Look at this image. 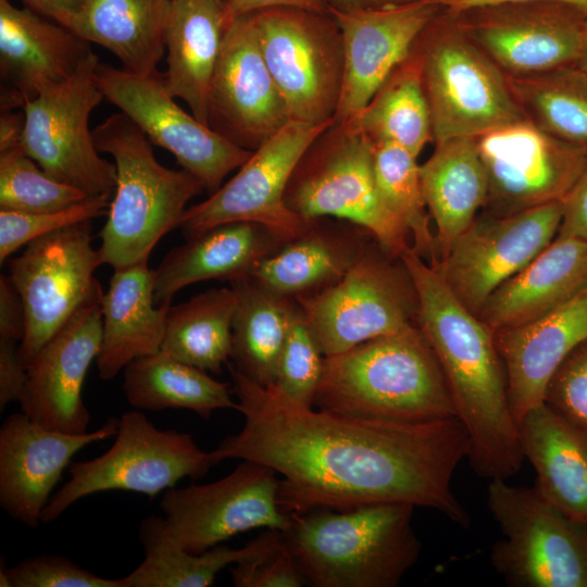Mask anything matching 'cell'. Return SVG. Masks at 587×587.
<instances>
[{"mask_svg":"<svg viewBox=\"0 0 587 587\" xmlns=\"http://www.w3.org/2000/svg\"><path fill=\"white\" fill-rule=\"evenodd\" d=\"M226 366L245 423L212 453L217 463L248 460L280 474L277 502L290 517L317 508L409 503L470 526L451 486L470 452L459 419L392 422L314 410Z\"/></svg>","mask_w":587,"mask_h":587,"instance_id":"obj_1","label":"cell"},{"mask_svg":"<svg viewBox=\"0 0 587 587\" xmlns=\"http://www.w3.org/2000/svg\"><path fill=\"white\" fill-rule=\"evenodd\" d=\"M400 258L417 294L416 326L440 364L457 417L469 434L467 460L483 478L508 479L525 459L494 333L412 248Z\"/></svg>","mask_w":587,"mask_h":587,"instance_id":"obj_2","label":"cell"},{"mask_svg":"<svg viewBox=\"0 0 587 587\" xmlns=\"http://www.w3.org/2000/svg\"><path fill=\"white\" fill-rule=\"evenodd\" d=\"M313 405L392 422L457 417L440 364L416 324L324 357Z\"/></svg>","mask_w":587,"mask_h":587,"instance_id":"obj_3","label":"cell"},{"mask_svg":"<svg viewBox=\"0 0 587 587\" xmlns=\"http://www.w3.org/2000/svg\"><path fill=\"white\" fill-rule=\"evenodd\" d=\"M414 505L376 503L351 510L313 509L283 532L307 584L314 587H397L414 566L421 541Z\"/></svg>","mask_w":587,"mask_h":587,"instance_id":"obj_4","label":"cell"},{"mask_svg":"<svg viewBox=\"0 0 587 587\" xmlns=\"http://www.w3.org/2000/svg\"><path fill=\"white\" fill-rule=\"evenodd\" d=\"M92 135L97 149L112 155L116 167L115 190L99 233L101 262L117 270L148 261L204 187L190 172L163 166L148 137L122 112L108 116Z\"/></svg>","mask_w":587,"mask_h":587,"instance_id":"obj_5","label":"cell"},{"mask_svg":"<svg viewBox=\"0 0 587 587\" xmlns=\"http://www.w3.org/2000/svg\"><path fill=\"white\" fill-rule=\"evenodd\" d=\"M423 89L429 105L434 142L479 137L526 118L505 74L444 8L416 38Z\"/></svg>","mask_w":587,"mask_h":587,"instance_id":"obj_6","label":"cell"},{"mask_svg":"<svg viewBox=\"0 0 587 587\" xmlns=\"http://www.w3.org/2000/svg\"><path fill=\"white\" fill-rule=\"evenodd\" d=\"M285 203L307 220L353 223L394 255L412 247L408 229L378 192L372 141L345 123H334L307 148L288 182Z\"/></svg>","mask_w":587,"mask_h":587,"instance_id":"obj_7","label":"cell"},{"mask_svg":"<svg viewBox=\"0 0 587 587\" xmlns=\"http://www.w3.org/2000/svg\"><path fill=\"white\" fill-rule=\"evenodd\" d=\"M487 507L502 537L491 547L495 571L510 587H587V524L535 488L491 479Z\"/></svg>","mask_w":587,"mask_h":587,"instance_id":"obj_8","label":"cell"},{"mask_svg":"<svg viewBox=\"0 0 587 587\" xmlns=\"http://www.w3.org/2000/svg\"><path fill=\"white\" fill-rule=\"evenodd\" d=\"M215 464L212 451L200 449L190 434L159 429L140 410L127 411L118 419L115 440L103 454L71 465L68 480L51 497L41 523H51L96 492L127 490L154 498L185 477L204 476Z\"/></svg>","mask_w":587,"mask_h":587,"instance_id":"obj_9","label":"cell"},{"mask_svg":"<svg viewBox=\"0 0 587 587\" xmlns=\"http://www.w3.org/2000/svg\"><path fill=\"white\" fill-rule=\"evenodd\" d=\"M296 301L325 357L416 324L419 305L402 259L375 239L339 282Z\"/></svg>","mask_w":587,"mask_h":587,"instance_id":"obj_10","label":"cell"},{"mask_svg":"<svg viewBox=\"0 0 587 587\" xmlns=\"http://www.w3.org/2000/svg\"><path fill=\"white\" fill-rule=\"evenodd\" d=\"M263 58L284 97L291 121L334 120L344 80V45L327 13L271 8L252 13Z\"/></svg>","mask_w":587,"mask_h":587,"instance_id":"obj_11","label":"cell"},{"mask_svg":"<svg viewBox=\"0 0 587 587\" xmlns=\"http://www.w3.org/2000/svg\"><path fill=\"white\" fill-rule=\"evenodd\" d=\"M92 52L66 80L49 86L23 108L22 148L48 175L88 196L113 197L114 163L101 158L89 115L104 99Z\"/></svg>","mask_w":587,"mask_h":587,"instance_id":"obj_12","label":"cell"},{"mask_svg":"<svg viewBox=\"0 0 587 587\" xmlns=\"http://www.w3.org/2000/svg\"><path fill=\"white\" fill-rule=\"evenodd\" d=\"M91 232V221L63 227L32 240L9 261L25 309L18 350L26 367L99 283L95 271L102 262Z\"/></svg>","mask_w":587,"mask_h":587,"instance_id":"obj_13","label":"cell"},{"mask_svg":"<svg viewBox=\"0 0 587 587\" xmlns=\"http://www.w3.org/2000/svg\"><path fill=\"white\" fill-rule=\"evenodd\" d=\"M96 79L104 99L148 137L171 152L204 190L215 192L252 151L242 149L183 110L159 74L140 75L99 63Z\"/></svg>","mask_w":587,"mask_h":587,"instance_id":"obj_14","label":"cell"},{"mask_svg":"<svg viewBox=\"0 0 587 587\" xmlns=\"http://www.w3.org/2000/svg\"><path fill=\"white\" fill-rule=\"evenodd\" d=\"M335 121L308 124L290 121L252 151L239 171L204 201L187 208L179 227L186 238L221 223H261L285 240L303 230L309 221L288 209L285 191L300 158L312 141Z\"/></svg>","mask_w":587,"mask_h":587,"instance_id":"obj_15","label":"cell"},{"mask_svg":"<svg viewBox=\"0 0 587 587\" xmlns=\"http://www.w3.org/2000/svg\"><path fill=\"white\" fill-rule=\"evenodd\" d=\"M275 474L242 460L213 483L168 488L160 501L166 533L187 551L201 553L253 528L285 532L291 517L278 505Z\"/></svg>","mask_w":587,"mask_h":587,"instance_id":"obj_16","label":"cell"},{"mask_svg":"<svg viewBox=\"0 0 587 587\" xmlns=\"http://www.w3.org/2000/svg\"><path fill=\"white\" fill-rule=\"evenodd\" d=\"M487 177L483 213L507 216L562 201L577 179L586 149L564 142L527 118L477 137Z\"/></svg>","mask_w":587,"mask_h":587,"instance_id":"obj_17","label":"cell"},{"mask_svg":"<svg viewBox=\"0 0 587 587\" xmlns=\"http://www.w3.org/2000/svg\"><path fill=\"white\" fill-rule=\"evenodd\" d=\"M562 201L520 213H482L435 267L454 297L478 315L488 297L557 236Z\"/></svg>","mask_w":587,"mask_h":587,"instance_id":"obj_18","label":"cell"},{"mask_svg":"<svg viewBox=\"0 0 587 587\" xmlns=\"http://www.w3.org/2000/svg\"><path fill=\"white\" fill-rule=\"evenodd\" d=\"M454 14L467 36L508 76L575 64L587 21L586 10L562 1L505 2Z\"/></svg>","mask_w":587,"mask_h":587,"instance_id":"obj_19","label":"cell"},{"mask_svg":"<svg viewBox=\"0 0 587 587\" xmlns=\"http://www.w3.org/2000/svg\"><path fill=\"white\" fill-rule=\"evenodd\" d=\"M291 121L263 58L253 14L228 24L208 101V124L234 145L254 151Z\"/></svg>","mask_w":587,"mask_h":587,"instance_id":"obj_20","label":"cell"},{"mask_svg":"<svg viewBox=\"0 0 587 587\" xmlns=\"http://www.w3.org/2000/svg\"><path fill=\"white\" fill-rule=\"evenodd\" d=\"M103 291L98 283L67 322L27 365L21 412L49 429L87 433L90 413L83 386L102 337Z\"/></svg>","mask_w":587,"mask_h":587,"instance_id":"obj_21","label":"cell"},{"mask_svg":"<svg viewBox=\"0 0 587 587\" xmlns=\"http://www.w3.org/2000/svg\"><path fill=\"white\" fill-rule=\"evenodd\" d=\"M441 9L429 0L389 7L328 9L339 26L345 58L335 124L347 121L371 100Z\"/></svg>","mask_w":587,"mask_h":587,"instance_id":"obj_22","label":"cell"},{"mask_svg":"<svg viewBox=\"0 0 587 587\" xmlns=\"http://www.w3.org/2000/svg\"><path fill=\"white\" fill-rule=\"evenodd\" d=\"M118 419L84 434L49 429L23 412L0 428V505L28 527L41 523L50 495L72 458L86 446L115 436Z\"/></svg>","mask_w":587,"mask_h":587,"instance_id":"obj_23","label":"cell"},{"mask_svg":"<svg viewBox=\"0 0 587 587\" xmlns=\"http://www.w3.org/2000/svg\"><path fill=\"white\" fill-rule=\"evenodd\" d=\"M93 51L61 24L0 0V104L24 108L45 88L70 78Z\"/></svg>","mask_w":587,"mask_h":587,"instance_id":"obj_24","label":"cell"},{"mask_svg":"<svg viewBox=\"0 0 587 587\" xmlns=\"http://www.w3.org/2000/svg\"><path fill=\"white\" fill-rule=\"evenodd\" d=\"M502 359L512 416H523L544 402L546 387L566 355L587 340V286L546 315L494 333Z\"/></svg>","mask_w":587,"mask_h":587,"instance_id":"obj_25","label":"cell"},{"mask_svg":"<svg viewBox=\"0 0 587 587\" xmlns=\"http://www.w3.org/2000/svg\"><path fill=\"white\" fill-rule=\"evenodd\" d=\"M372 239L367 230L348 221L311 218L303 230L263 259L249 276L295 300L312 296L339 282Z\"/></svg>","mask_w":587,"mask_h":587,"instance_id":"obj_26","label":"cell"},{"mask_svg":"<svg viewBox=\"0 0 587 587\" xmlns=\"http://www.w3.org/2000/svg\"><path fill=\"white\" fill-rule=\"evenodd\" d=\"M285 241L267 226L250 221L221 223L186 238L154 270V301L171 303L178 290L201 280L230 283L247 277Z\"/></svg>","mask_w":587,"mask_h":587,"instance_id":"obj_27","label":"cell"},{"mask_svg":"<svg viewBox=\"0 0 587 587\" xmlns=\"http://www.w3.org/2000/svg\"><path fill=\"white\" fill-rule=\"evenodd\" d=\"M587 286V240L555 237L523 270L501 284L478 313L492 333L530 323Z\"/></svg>","mask_w":587,"mask_h":587,"instance_id":"obj_28","label":"cell"},{"mask_svg":"<svg viewBox=\"0 0 587 587\" xmlns=\"http://www.w3.org/2000/svg\"><path fill=\"white\" fill-rule=\"evenodd\" d=\"M517 428L524 459L536 473L534 488L587 524V429L545 402L530 409Z\"/></svg>","mask_w":587,"mask_h":587,"instance_id":"obj_29","label":"cell"},{"mask_svg":"<svg viewBox=\"0 0 587 587\" xmlns=\"http://www.w3.org/2000/svg\"><path fill=\"white\" fill-rule=\"evenodd\" d=\"M171 303L154 301V270L148 261L114 270L102 298L98 375L113 379L133 360L157 353Z\"/></svg>","mask_w":587,"mask_h":587,"instance_id":"obj_30","label":"cell"},{"mask_svg":"<svg viewBox=\"0 0 587 587\" xmlns=\"http://www.w3.org/2000/svg\"><path fill=\"white\" fill-rule=\"evenodd\" d=\"M229 23L223 0H172L162 78L168 92L208 126L211 80Z\"/></svg>","mask_w":587,"mask_h":587,"instance_id":"obj_31","label":"cell"},{"mask_svg":"<svg viewBox=\"0 0 587 587\" xmlns=\"http://www.w3.org/2000/svg\"><path fill=\"white\" fill-rule=\"evenodd\" d=\"M420 175L425 203L436 225L439 262L486 203L487 177L477 137L436 142L432 155L420 165Z\"/></svg>","mask_w":587,"mask_h":587,"instance_id":"obj_32","label":"cell"},{"mask_svg":"<svg viewBox=\"0 0 587 587\" xmlns=\"http://www.w3.org/2000/svg\"><path fill=\"white\" fill-rule=\"evenodd\" d=\"M172 0H88L73 33L140 75L158 74L165 53Z\"/></svg>","mask_w":587,"mask_h":587,"instance_id":"obj_33","label":"cell"},{"mask_svg":"<svg viewBox=\"0 0 587 587\" xmlns=\"http://www.w3.org/2000/svg\"><path fill=\"white\" fill-rule=\"evenodd\" d=\"M230 287L237 296L232 328L233 365L252 382L272 386L298 302L250 276L230 282Z\"/></svg>","mask_w":587,"mask_h":587,"instance_id":"obj_34","label":"cell"},{"mask_svg":"<svg viewBox=\"0 0 587 587\" xmlns=\"http://www.w3.org/2000/svg\"><path fill=\"white\" fill-rule=\"evenodd\" d=\"M123 391L137 410H190L203 419L235 409L230 384L162 351L133 360L123 370Z\"/></svg>","mask_w":587,"mask_h":587,"instance_id":"obj_35","label":"cell"},{"mask_svg":"<svg viewBox=\"0 0 587 587\" xmlns=\"http://www.w3.org/2000/svg\"><path fill=\"white\" fill-rule=\"evenodd\" d=\"M277 532L267 528L242 548L217 545L204 552L193 553L166 533L163 517H147L139 532L145 559L135 571L122 577L124 587L211 586L220 571L262 551Z\"/></svg>","mask_w":587,"mask_h":587,"instance_id":"obj_36","label":"cell"},{"mask_svg":"<svg viewBox=\"0 0 587 587\" xmlns=\"http://www.w3.org/2000/svg\"><path fill=\"white\" fill-rule=\"evenodd\" d=\"M342 123L373 143L391 142L415 157L434 141L429 105L412 51L392 70L371 100Z\"/></svg>","mask_w":587,"mask_h":587,"instance_id":"obj_37","label":"cell"},{"mask_svg":"<svg viewBox=\"0 0 587 587\" xmlns=\"http://www.w3.org/2000/svg\"><path fill=\"white\" fill-rule=\"evenodd\" d=\"M236 305L232 287L212 288L171 305L160 351L204 372L221 374L232 354Z\"/></svg>","mask_w":587,"mask_h":587,"instance_id":"obj_38","label":"cell"},{"mask_svg":"<svg viewBox=\"0 0 587 587\" xmlns=\"http://www.w3.org/2000/svg\"><path fill=\"white\" fill-rule=\"evenodd\" d=\"M505 76L529 122L564 142L587 148V76L576 64Z\"/></svg>","mask_w":587,"mask_h":587,"instance_id":"obj_39","label":"cell"},{"mask_svg":"<svg viewBox=\"0 0 587 587\" xmlns=\"http://www.w3.org/2000/svg\"><path fill=\"white\" fill-rule=\"evenodd\" d=\"M373 143V142H372ZM417 157L391 142L373 143V168L386 208L408 229L413 251L436 267L438 253L420 175Z\"/></svg>","mask_w":587,"mask_h":587,"instance_id":"obj_40","label":"cell"},{"mask_svg":"<svg viewBox=\"0 0 587 587\" xmlns=\"http://www.w3.org/2000/svg\"><path fill=\"white\" fill-rule=\"evenodd\" d=\"M87 197L90 196L48 175L22 146L0 151V210L53 211Z\"/></svg>","mask_w":587,"mask_h":587,"instance_id":"obj_41","label":"cell"},{"mask_svg":"<svg viewBox=\"0 0 587 587\" xmlns=\"http://www.w3.org/2000/svg\"><path fill=\"white\" fill-rule=\"evenodd\" d=\"M324 357L312 326L298 304L279 355L274 385L298 403L313 407Z\"/></svg>","mask_w":587,"mask_h":587,"instance_id":"obj_42","label":"cell"},{"mask_svg":"<svg viewBox=\"0 0 587 587\" xmlns=\"http://www.w3.org/2000/svg\"><path fill=\"white\" fill-rule=\"evenodd\" d=\"M111 199L90 196L66 208L42 212L0 210V262L38 237L102 215Z\"/></svg>","mask_w":587,"mask_h":587,"instance_id":"obj_43","label":"cell"},{"mask_svg":"<svg viewBox=\"0 0 587 587\" xmlns=\"http://www.w3.org/2000/svg\"><path fill=\"white\" fill-rule=\"evenodd\" d=\"M1 587H124L122 578L100 577L62 555L28 558L13 567L1 565Z\"/></svg>","mask_w":587,"mask_h":587,"instance_id":"obj_44","label":"cell"},{"mask_svg":"<svg viewBox=\"0 0 587 587\" xmlns=\"http://www.w3.org/2000/svg\"><path fill=\"white\" fill-rule=\"evenodd\" d=\"M236 587H301L307 585L284 533L278 530L272 542L254 555L230 567Z\"/></svg>","mask_w":587,"mask_h":587,"instance_id":"obj_45","label":"cell"},{"mask_svg":"<svg viewBox=\"0 0 587 587\" xmlns=\"http://www.w3.org/2000/svg\"><path fill=\"white\" fill-rule=\"evenodd\" d=\"M544 402L587 429V340L575 347L555 370Z\"/></svg>","mask_w":587,"mask_h":587,"instance_id":"obj_46","label":"cell"},{"mask_svg":"<svg viewBox=\"0 0 587 587\" xmlns=\"http://www.w3.org/2000/svg\"><path fill=\"white\" fill-rule=\"evenodd\" d=\"M555 237L587 240V148L583 168L562 200V220Z\"/></svg>","mask_w":587,"mask_h":587,"instance_id":"obj_47","label":"cell"},{"mask_svg":"<svg viewBox=\"0 0 587 587\" xmlns=\"http://www.w3.org/2000/svg\"><path fill=\"white\" fill-rule=\"evenodd\" d=\"M18 342L0 339V409L18 401L27 379V367L23 363Z\"/></svg>","mask_w":587,"mask_h":587,"instance_id":"obj_48","label":"cell"},{"mask_svg":"<svg viewBox=\"0 0 587 587\" xmlns=\"http://www.w3.org/2000/svg\"><path fill=\"white\" fill-rule=\"evenodd\" d=\"M25 334V309L10 276L0 277V339L21 342Z\"/></svg>","mask_w":587,"mask_h":587,"instance_id":"obj_49","label":"cell"},{"mask_svg":"<svg viewBox=\"0 0 587 587\" xmlns=\"http://www.w3.org/2000/svg\"><path fill=\"white\" fill-rule=\"evenodd\" d=\"M26 8L74 30L88 0H22Z\"/></svg>","mask_w":587,"mask_h":587,"instance_id":"obj_50","label":"cell"},{"mask_svg":"<svg viewBox=\"0 0 587 587\" xmlns=\"http://www.w3.org/2000/svg\"><path fill=\"white\" fill-rule=\"evenodd\" d=\"M280 7L300 8L321 13L328 12L322 0H226V12L230 21L243 14Z\"/></svg>","mask_w":587,"mask_h":587,"instance_id":"obj_51","label":"cell"},{"mask_svg":"<svg viewBox=\"0 0 587 587\" xmlns=\"http://www.w3.org/2000/svg\"><path fill=\"white\" fill-rule=\"evenodd\" d=\"M0 118V151L22 146L24 113L2 111Z\"/></svg>","mask_w":587,"mask_h":587,"instance_id":"obj_52","label":"cell"},{"mask_svg":"<svg viewBox=\"0 0 587 587\" xmlns=\"http://www.w3.org/2000/svg\"><path fill=\"white\" fill-rule=\"evenodd\" d=\"M447 11L461 12L467 9L505 3V2H526V1H562L574 4L587 11V0H429Z\"/></svg>","mask_w":587,"mask_h":587,"instance_id":"obj_53","label":"cell"},{"mask_svg":"<svg viewBox=\"0 0 587 587\" xmlns=\"http://www.w3.org/2000/svg\"><path fill=\"white\" fill-rule=\"evenodd\" d=\"M328 9L351 10L364 5V0H322Z\"/></svg>","mask_w":587,"mask_h":587,"instance_id":"obj_54","label":"cell"},{"mask_svg":"<svg viewBox=\"0 0 587 587\" xmlns=\"http://www.w3.org/2000/svg\"><path fill=\"white\" fill-rule=\"evenodd\" d=\"M576 66L587 76V21L584 27Z\"/></svg>","mask_w":587,"mask_h":587,"instance_id":"obj_55","label":"cell"},{"mask_svg":"<svg viewBox=\"0 0 587 587\" xmlns=\"http://www.w3.org/2000/svg\"><path fill=\"white\" fill-rule=\"evenodd\" d=\"M419 0H364V5L367 7H389L399 5Z\"/></svg>","mask_w":587,"mask_h":587,"instance_id":"obj_56","label":"cell"},{"mask_svg":"<svg viewBox=\"0 0 587 587\" xmlns=\"http://www.w3.org/2000/svg\"><path fill=\"white\" fill-rule=\"evenodd\" d=\"M223 1H225V2H226V0H223Z\"/></svg>","mask_w":587,"mask_h":587,"instance_id":"obj_57","label":"cell"}]
</instances>
